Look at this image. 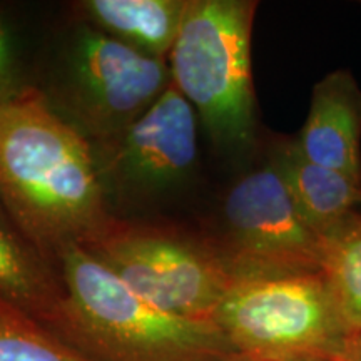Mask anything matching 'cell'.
I'll use <instances>...</instances> for the list:
<instances>
[{"mask_svg":"<svg viewBox=\"0 0 361 361\" xmlns=\"http://www.w3.org/2000/svg\"><path fill=\"white\" fill-rule=\"evenodd\" d=\"M255 0H188L168 64L218 149L243 154L255 147L258 114L252 80Z\"/></svg>","mask_w":361,"mask_h":361,"instance_id":"3957f363","label":"cell"},{"mask_svg":"<svg viewBox=\"0 0 361 361\" xmlns=\"http://www.w3.org/2000/svg\"><path fill=\"white\" fill-rule=\"evenodd\" d=\"M269 157L281 173L300 214L322 239L361 207V183L310 161L295 139L278 141Z\"/></svg>","mask_w":361,"mask_h":361,"instance_id":"30bf717a","label":"cell"},{"mask_svg":"<svg viewBox=\"0 0 361 361\" xmlns=\"http://www.w3.org/2000/svg\"><path fill=\"white\" fill-rule=\"evenodd\" d=\"M209 238L234 283L323 273V239L306 224L269 156L234 179Z\"/></svg>","mask_w":361,"mask_h":361,"instance_id":"52a82bcc","label":"cell"},{"mask_svg":"<svg viewBox=\"0 0 361 361\" xmlns=\"http://www.w3.org/2000/svg\"><path fill=\"white\" fill-rule=\"evenodd\" d=\"M197 119L171 82L123 134L92 146L106 194L142 201L188 179L197 162Z\"/></svg>","mask_w":361,"mask_h":361,"instance_id":"ba28073f","label":"cell"},{"mask_svg":"<svg viewBox=\"0 0 361 361\" xmlns=\"http://www.w3.org/2000/svg\"><path fill=\"white\" fill-rule=\"evenodd\" d=\"M228 361H250V360H245V358H234V360H228Z\"/></svg>","mask_w":361,"mask_h":361,"instance_id":"ac0fdd59","label":"cell"},{"mask_svg":"<svg viewBox=\"0 0 361 361\" xmlns=\"http://www.w3.org/2000/svg\"><path fill=\"white\" fill-rule=\"evenodd\" d=\"M338 361H341V360H338Z\"/></svg>","mask_w":361,"mask_h":361,"instance_id":"d6986e66","label":"cell"},{"mask_svg":"<svg viewBox=\"0 0 361 361\" xmlns=\"http://www.w3.org/2000/svg\"><path fill=\"white\" fill-rule=\"evenodd\" d=\"M32 89L19 19L11 7L0 6V106L16 102Z\"/></svg>","mask_w":361,"mask_h":361,"instance_id":"9a60e30c","label":"cell"},{"mask_svg":"<svg viewBox=\"0 0 361 361\" xmlns=\"http://www.w3.org/2000/svg\"><path fill=\"white\" fill-rule=\"evenodd\" d=\"M0 361H90L45 324L0 298Z\"/></svg>","mask_w":361,"mask_h":361,"instance_id":"5bb4252c","label":"cell"},{"mask_svg":"<svg viewBox=\"0 0 361 361\" xmlns=\"http://www.w3.org/2000/svg\"><path fill=\"white\" fill-rule=\"evenodd\" d=\"M80 246L149 303L183 318L213 319L234 284L209 234L111 216Z\"/></svg>","mask_w":361,"mask_h":361,"instance_id":"5b68a950","label":"cell"},{"mask_svg":"<svg viewBox=\"0 0 361 361\" xmlns=\"http://www.w3.org/2000/svg\"><path fill=\"white\" fill-rule=\"evenodd\" d=\"M323 273L346 322L361 333V211H355L323 238Z\"/></svg>","mask_w":361,"mask_h":361,"instance_id":"4fadbf2b","label":"cell"},{"mask_svg":"<svg viewBox=\"0 0 361 361\" xmlns=\"http://www.w3.org/2000/svg\"><path fill=\"white\" fill-rule=\"evenodd\" d=\"M75 8L94 29L168 62L188 0H82Z\"/></svg>","mask_w":361,"mask_h":361,"instance_id":"8fae6325","label":"cell"},{"mask_svg":"<svg viewBox=\"0 0 361 361\" xmlns=\"http://www.w3.org/2000/svg\"><path fill=\"white\" fill-rule=\"evenodd\" d=\"M171 82L166 61L84 25L67 45L47 101L97 146L133 126Z\"/></svg>","mask_w":361,"mask_h":361,"instance_id":"8992f818","label":"cell"},{"mask_svg":"<svg viewBox=\"0 0 361 361\" xmlns=\"http://www.w3.org/2000/svg\"><path fill=\"white\" fill-rule=\"evenodd\" d=\"M56 266L62 296L45 326L90 361L241 358L213 319L162 311L80 245L59 252Z\"/></svg>","mask_w":361,"mask_h":361,"instance_id":"7a4b0ae2","label":"cell"},{"mask_svg":"<svg viewBox=\"0 0 361 361\" xmlns=\"http://www.w3.org/2000/svg\"><path fill=\"white\" fill-rule=\"evenodd\" d=\"M341 361H361V333L355 336V340L351 341L348 351L343 356Z\"/></svg>","mask_w":361,"mask_h":361,"instance_id":"2e32d148","label":"cell"},{"mask_svg":"<svg viewBox=\"0 0 361 361\" xmlns=\"http://www.w3.org/2000/svg\"><path fill=\"white\" fill-rule=\"evenodd\" d=\"M61 296L59 271L0 204V298L45 324Z\"/></svg>","mask_w":361,"mask_h":361,"instance_id":"7c38bea8","label":"cell"},{"mask_svg":"<svg viewBox=\"0 0 361 361\" xmlns=\"http://www.w3.org/2000/svg\"><path fill=\"white\" fill-rule=\"evenodd\" d=\"M286 361H338V360H316V358H300V360H286Z\"/></svg>","mask_w":361,"mask_h":361,"instance_id":"e0dca14e","label":"cell"},{"mask_svg":"<svg viewBox=\"0 0 361 361\" xmlns=\"http://www.w3.org/2000/svg\"><path fill=\"white\" fill-rule=\"evenodd\" d=\"M0 204L52 264L111 218L92 142L39 87L0 106Z\"/></svg>","mask_w":361,"mask_h":361,"instance_id":"6da1fadb","label":"cell"},{"mask_svg":"<svg viewBox=\"0 0 361 361\" xmlns=\"http://www.w3.org/2000/svg\"><path fill=\"white\" fill-rule=\"evenodd\" d=\"M213 319L250 361L341 360L358 335L324 273L236 281Z\"/></svg>","mask_w":361,"mask_h":361,"instance_id":"277c9868","label":"cell"},{"mask_svg":"<svg viewBox=\"0 0 361 361\" xmlns=\"http://www.w3.org/2000/svg\"><path fill=\"white\" fill-rule=\"evenodd\" d=\"M295 142L310 161L361 183V87L350 71L329 72L314 85Z\"/></svg>","mask_w":361,"mask_h":361,"instance_id":"9c48e42d","label":"cell"}]
</instances>
